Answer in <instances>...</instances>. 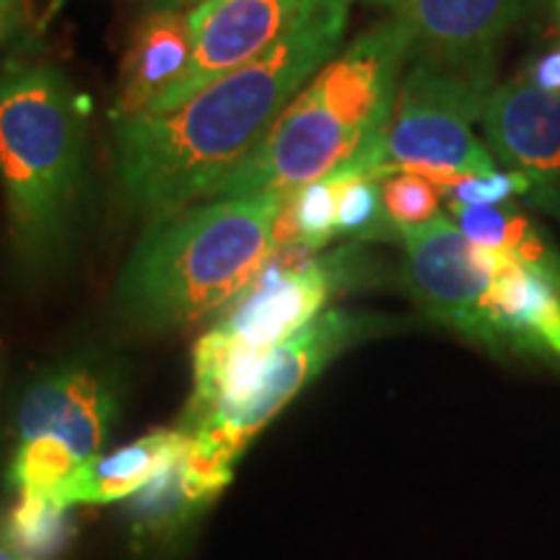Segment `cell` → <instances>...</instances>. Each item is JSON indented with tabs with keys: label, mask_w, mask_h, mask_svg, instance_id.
<instances>
[{
	"label": "cell",
	"mask_w": 560,
	"mask_h": 560,
	"mask_svg": "<svg viewBox=\"0 0 560 560\" xmlns=\"http://www.w3.org/2000/svg\"><path fill=\"white\" fill-rule=\"evenodd\" d=\"M350 0H310L268 52L210 83L166 115L115 122V172L149 221L210 200L338 55Z\"/></svg>",
	"instance_id": "6da1fadb"
},
{
	"label": "cell",
	"mask_w": 560,
	"mask_h": 560,
	"mask_svg": "<svg viewBox=\"0 0 560 560\" xmlns=\"http://www.w3.org/2000/svg\"><path fill=\"white\" fill-rule=\"evenodd\" d=\"M410 37L392 13L319 70L210 200L293 192L338 170H376Z\"/></svg>",
	"instance_id": "7a4b0ae2"
},
{
	"label": "cell",
	"mask_w": 560,
	"mask_h": 560,
	"mask_svg": "<svg viewBox=\"0 0 560 560\" xmlns=\"http://www.w3.org/2000/svg\"><path fill=\"white\" fill-rule=\"evenodd\" d=\"M291 192L206 200L149 221L117 283V304L140 330L190 327L221 312L276 249Z\"/></svg>",
	"instance_id": "3957f363"
},
{
	"label": "cell",
	"mask_w": 560,
	"mask_h": 560,
	"mask_svg": "<svg viewBox=\"0 0 560 560\" xmlns=\"http://www.w3.org/2000/svg\"><path fill=\"white\" fill-rule=\"evenodd\" d=\"M86 149L81 96L52 66L0 75V182L13 244L30 265L66 236Z\"/></svg>",
	"instance_id": "277c9868"
},
{
	"label": "cell",
	"mask_w": 560,
	"mask_h": 560,
	"mask_svg": "<svg viewBox=\"0 0 560 560\" xmlns=\"http://www.w3.org/2000/svg\"><path fill=\"white\" fill-rule=\"evenodd\" d=\"M306 244L270 252L262 270L221 310L192 350V395L182 429L240 392L270 350L310 327L338 289V262Z\"/></svg>",
	"instance_id": "5b68a950"
},
{
	"label": "cell",
	"mask_w": 560,
	"mask_h": 560,
	"mask_svg": "<svg viewBox=\"0 0 560 560\" xmlns=\"http://www.w3.org/2000/svg\"><path fill=\"white\" fill-rule=\"evenodd\" d=\"M495 89V55L410 52L389 122L376 145V166H431L459 174L495 172V159L475 138Z\"/></svg>",
	"instance_id": "8992f818"
},
{
	"label": "cell",
	"mask_w": 560,
	"mask_h": 560,
	"mask_svg": "<svg viewBox=\"0 0 560 560\" xmlns=\"http://www.w3.org/2000/svg\"><path fill=\"white\" fill-rule=\"evenodd\" d=\"M363 322L353 314L330 310L319 314L310 327L280 342L265 355L249 382L240 392L210 408L192 425L179 429L202 452L234 465L260 433L348 342L361 332Z\"/></svg>",
	"instance_id": "52a82bcc"
},
{
	"label": "cell",
	"mask_w": 560,
	"mask_h": 560,
	"mask_svg": "<svg viewBox=\"0 0 560 560\" xmlns=\"http://www.w3.org/2000/svg\"><path fill=\"white\" fill-rule=\"evenodd\" d=\"M405 276L420 310L480 346H488L486 299L495 255L475 247L450 215L400 231Z\"/></svg>",
	"instance_id": "ba28073f"
},
{
	"label": "cell",
	"mask_w": 560,
	"mask_h": 560,
	"mask_svg": "<svg viewBox=\"0 0 560 560\" xmlns=\"http://www.w3.org/2000/svg\"><path fill=\"white\" fill-rule=\"evenodd\" d=\"M310 0H202L187 11L192 52L177 81L143 115H166L247 66L291 30Z\"/></svg>",
	"instance_id": "9c48e42d"
},
{
	"label": "cell",
	"mask_w": 560,
	"mask_h": 560,
	"mask_svg": "<svg viewBox=\"0 0 560 560\" xmlns=\"http://www.w3.org/2000/svg\"><path fill=\"white\" fill-rule=\"evenodd\" d=\"M117 418V387L109 374L70 363L39 376L21 397L16 441L50 439L75 459L100 457Z\"/></svg>",
	"instance_id": "30bf717a"
},
{
	"label": "cell",
	"mask_w": 560,
	"mask_h": 560,
	"mask_svg": "<svg viewBox=\"0 0 560 560\" xmlns=\"http://www.w3.org/2000/svg\"><path fill=\"white\" fill-rule=\"evenodd\" d=\"M482 130L499 164L529 179L532 198L560 213V94L535 89L524 75L488 96Z\"/></svg>",
	"instance_id": "8fae6325"
},
{
	"label": "cell",
	"mask_w": 560,
	"mask_h": 560,
	"mask_svg": "<svg viewBox=\"0 0 560 560\" xmlns=\"http://www.w3.org/2000/svg\"><path fill=\"white\" fill-rule=\"evenodd\" d=\"M486 327L488 348H511L560 363V265L495 257Z\"/></svg>",
	"instance_id": "7c38bea8"
},
{
	"label": "cell",
	"mask_w": 560,
	"mask_h": 560,
	"mask_svg": "<svg viewBox=\"0 0 560 560\" xmlns=\"http://www.w3.org/2000/svg\"><path fill=\"white\" fill-rule=\"evenodd\" d=\"M537 5L540 0H402L392 13L408 32L410 52L495 55Z\"/></svg>",
	"instance_id": "4fadbf2b"
},
{
	"label": "cell",
	"mask_w": 560,
	"mask_h": 560,
	"mask_svg": "<svg viewBox=\"0 0 560 560\" xmlns=\"http://www.w3.org/2000/svg\"><path fill=\"white\" fill-rule=\"evenodd\" d=\"M192 52L187 11L151 9L132 30L117 83L112 117L132 120L177 81Z\"/></svg>",
	"instance_id": "5bb4252c"
},
{
	"label": "cell",
	"mask_w": 560,
	"mask_h": 560,
	"mask_svg": "<svg viewBox=\"0 0 560 560\" xmlns=\"http://www.w3.org/2000/svg\"><path fill=\"white\" fill-rule=\"evenodd\" d=\"M234 465L202 452L190 439L187 450L159 472L149 486L128 501V520L140 537H161L179 529L200 514L210 501L219 499L231 482Z\"/></svg>",
	"instance_id": "9a60e30c"
},
{
	"label": "cell",
	"mask_w": 560,
	"mask_h": 560,
	"mask_svg": "<svg viewBox=\"0 0 560 560\" xmlns=\"http://www.w3.org/2000/svg\"><path fill=\"white\" fill-rule=\"evenodd\" d=\"M187 436L182 429H161L120 446L112 454L83 462L66 480L55 501L73 509L79 503H112L136 495L164 472L182 452L187 450Z\"/></svg>",
	"instance_id": "2e32d148"
},
{
	"label": "cell",
	"mask_w": 560,
	"mask_h": 560,
	"mask_svg": "<svg viewBox=\"0 0 560 560\" xmlns=\"http://www.w3.org/2000/svg\"><path fill=\"white\" fill-rule=\"evenodd\" d=\"M454 226L470 240L475 247L495 257H509L529 265H560L558 249L545 236L535 221L527 219L514 202L501 206H462L450 202Z\"/></svg>",
	"instance_id": "e0dca14e"
},
{
	"label": "cell",
	"mask_w": 560,
	"mask_h": 560,
	"mask_svg": "<svg viewBox=\"0 0 560 560\" xmlns=\"http://www.w3.org/2000/svg\"><path fill=\"white\" fill-rule=\"evenodd\" d=\"M73 532L70 509L50 495L19 493L3 522V535L26 560H55L66 550Z\"/></svg>",
	"instance_id": "ac0fdd59"
},
{
	"label": "cell",
	"mask_w": 560,
	"mask_h": 560,
	"mask_svg": "<svg viewBox=\"0 0 560 560\" xmlns=\"http://www.w3.org/2000/svg\"><path fill=\"white\" fill-rule=\"evenodd\" d=\"M346 172H335L330 177H322L310 185L291 192V210L296 221L299 242L310 249H322L338 231V202Z\"/></svg>",
	"instance_id": "d6986e66"
},
{
	"label": "cell",
	"mask_w": 560,
	"mask_h": 560,
	"mask_svg": "<svg viewBox=\"0 0 560 560\" xmlns=\"http://www.w3.org/2000/svg\"><path fill=\"white\" fill-rule=\"evenodd\" d=\"M431 182L439 187L441 198L446 202H462V206H501L511 202L516 195H529L532 185L520 172H488V174H459L436 170Z\"/></svg>",
	"instance_id": "ffe728a7"
},
{
	"label": "cell",
	"mask_w": 560,
	"mask_h": 560,
	"mask_svg": "<svg viewBox=\"0 0 560 560\" xmlns=\"http://www.w3.org/2000/svg\"><path fill=\"white\" fill-rule=\"evenodd\" d=\"M439 200V187L418 174L397 172L382 179L384 221H389L397 231L423 226L436 219Z\"/></svg>",
	"instance_id": "44dd1931"
},
{
	"label": "cell",
	"mask_w": 560,
	"mask_h": 560,
	"mask_svg": "<svg viewBox=\"0 0 560 560\" xmlns=\"http://www.w3.org/2000/svg\"><path fill=\"white\" fill-rule=\"evenodd\" d=\"M346 172V185H342L338 202V231L342 234H371L384 215L382 179L374 172Z\"/></svg>",
	"instance_id": "7402d4cb"
},
{
	"label": "cell",
	"mask_w": 560,
	"mask_h": 560,
	"mask_svg": "<svg viewBox=\"0 0 560 560\" xmlns=\"http://www.w3.org/2000/svg\"><path fill=\"white\" fill-rule=\"evenodd\" d=\"M522 75L535 89L548 91V94H560V45L552 47L548 52H540L537 58H532Z\"/></svg>",
	"instance_id": "603a6c76"
},
{
	"label": "cell",
	"mask_w": 560,
	"mask_h": 560,
	"mask_svg": "<svg viewBox=\"0 0 560 560\" xmlns=\"http://www.w3.org/2000/svg\"><path fill=\"white\" fill-rule=\"evenodd\" d=\"M30 13V0H0V47L19 32Z\"/></svg>",
	"instance_id": "cb8c5ba5"
},
{
	"label": "cell",
	"mask_w": 560,
	"mask_h": 560,
	"mask_svg": "<svg viewBox=\"0 0 560 560\" xmlns=\"http://www.w3.org/2000/svg\"><path fill=\"white\" fill-rule=\"evenodd\" d=\"M202 0H151V9H174V11H190Z\"/></svg>",
	"instance_id": "d4e9b609"
},
{
	"label": "cell",
	"mask_w": 560,
	"mask_h": 560,
	"mask_svg": "<svg viewBox=\"0 0 560 560\" xmlns=\"http://www.w3.org/2000/svg\"><path fill=\"white\" fill-rule=\"evenodd\" d=\"M0 560H26L16 548H13L9 537L3 535V527H0Z\"/></svg>",
	"instance_id": "484cf974"
},
{
	"label": "cell",
	"mask_w": 560,
	"mask_h": 560,
	"mask_svg": "<svg viewBox=\"0 0 560 560\" xmlns=\"http://www.w3.org/2000/svg\"><path fill=\"white\" fill-rule=\"evenodd\" d=\"M366 3H374V5H384V9H400L402 0H366Z\"/></svg>",
	"instance_id": "4316f807"
},
{
	"label": "cell",
	"mask_w": 560,
	"mask_h": 560,
	"mask_svg": "<svg viewBox=\"0 0 560 560\" xmlns=\"http://www.w3.org/2000/svg\"><path fill=\"white\" fill-rule=\"evenodd\" d=\"M556 5H558V13H560V0H556Z\"/></svg>",
	"instance_id": "83f0119b"
}]
</instances>
